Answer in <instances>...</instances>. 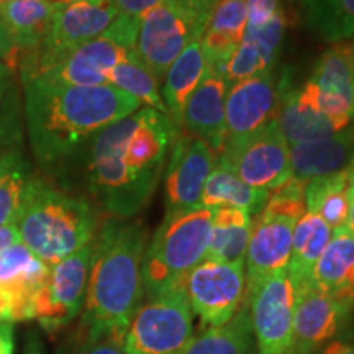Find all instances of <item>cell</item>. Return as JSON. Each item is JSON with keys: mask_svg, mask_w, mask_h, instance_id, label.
Segmentation results:
<instances>
[{"mask_svg": "<svg viewBox=\"0 0 354 354\" xmlns=\"http://www.w3.org/2000/svg\"><path fill=\"white\" fill-rule=\"evenodd\" d=\"M179 131L167 113L141 107L87 146V187L112 218L130 220L153 197Z\"/></svg>", "mask_w": 354, "mask_h": 354, "instance_id": "obj_1", "label": "cell"}, {"mask_svg": "<svg viewBox=\"0 0 354 354\" xmlns=\"http://www.w3.org/2000/svg\"><path fill=\"white\" fill-rule=\"evenodd\" d=\"M28 143L38 165L55 169L81 153L102 130L141 109L140 100L110 86H56L24 81Z\"/></svg>", "mask_w": 354, "mask_h": 354, "instance_id": "obj_2", "label": "cell"}, {"mask_svg": "<svg viewBox=\"0 0 354 354\" xmlns=\"http://www.w3.org/2000/svg\"><path fill=\"white\" fill-rule=\"evenodd\" d=\"M146 246L148 230L141 221L110 218L97 230L79 325L81 338L128 330L145 297L141 264Z\"/></svg>", "mask_w": 354, "mask_h": 354, "instance_id": "obj_3", "label": "cell"}, {"mask_svg": "<svg viewBox=\"0 0 354 354\" xmlns=\"http://www.w3.org/2000/svg\"><path fill=\"white\" fill-rule=\"evenodd\" d=\"M17 227L21 243L51 266L91 245L99 218L87 198L63 192L33 176Z\"/></svg>", "mask_w": 354, "mask_h": 354, "instance_id": "obj_4", "label": "cell"}, {"mask_svg": "<svg viewBox=\"0 0 354 354\" xmlns=\"http://www.w3.org/2000/svg\"><path fill=\"white\" fill-rule=\"evenodd\" d=\"M214 210L198 207L166 214L146 246L141 279L148 299L183 287L189 272L205 259Z\"/></svg>", "mask_w": 354, "mask_h": 354, "instance_id": "obj_5", "label": "cell"}, {"mask_svg": "<svg viewBox=\"0 0 354 354\" xmlns=\"http://www.w3.org/2000/svg\"><path fill=\"white\" fill-rule=\"evenodd\" d=\"M192 315L184 286L148 299L128 326L125 354H183L194 339Z\"/></svg>", "mask_w": 354, "mask_h": 354, "instance_id": "obj_6", "label": "cell"}, {"mask_svg": "<svg viewBox=\"0 0 354 354\" xmlns=\"http://www.w3.org/2000/svg\"><path fill=\"white\" fill-rule=\"evenodd\" d=\"M118 17L113 0H81L56 10L50 32L37 50L25 53L21 61V81L38 76L59 63L112 25Z\"/></svg>", "mask_w": 354, "mask_h": 354, "instance_id": "obj_7", "label": "cell"}, {"mask_svg": "<svg viewBox=\"0 0 354 354\" xmlns=\"http://www.w3.org/2000/svg\"><path fill=\"white\" fill-rule=\"evenodd\" d=\"M207 25L209 20L177 0H166L140 20L136 56L161 81L185 48L202 39Z\"/></svg>", "mask_w": 354, "mask_h": 354, "instance_id": "obj_8", "label": "cell"}, {"mask_svg": "<svg viewBox=\"0 0 354 354\" xmlns=\"http://www.w3.org/2000/svg\"><path fill=\"white\" fill-rule=\"evenodd\" d=\"M289 87V76H277L276 69L230 86L225 102V146L220 154L236 151L276 120L282 95Z\"/></svg>", "mask_w": 354, "mask_h": 354, "instance_id": "obj_9", "label": "cell"}, {"mask_svg": "<svg viewBox=\"0 0 354 354\" xmlns=\"http://www.w3.org/2000/svg\"><path fill=\"white\" fill-rule=\"evenodd\" d=\"M91 258L92 243L50 266L46 281L33 302V318L50 335L68 326L82 312Z\"/></svg>", "mask_w": 354, "mask_h": 354, "instance_id": "obj_10", "label": "cell"}, {"mask_svg": "<svg viewBox=\"0 0 354 354\" xmlns=\"http://www.w3.org/2000/svg\"><path fill=\"white\" fill-rule=\"evenodd\" d=\"M245 264L203 259L184 281L192 313L202 325L220 326L238 312L245 297Z\"/></svg>", "mask_w": 354, "mask_h": 354, "instance_id": "obj_11", "label": "cell"}, {"mask_svg": "<svg viewBox=\"0 0 354 354\" xmlns=\"http://www.w3.org/2000/svg\"><path fill=\"white\" fill-rule=\"evenodd\" d=\"M246 308L258 354H294L295 290L287 269L266 279Z\"/></svg>", "mask_w": 354, "mask_h": 354, "instance_id": "obj_12", "label": "cell"}, {"mask_svg": "<svg viewBox=\"0 0 354 354\" xmlns=\"http://www.w3.org/2000/svg\"><path fill=\"white\" fill-rule=\"evenodd\" d=\"M215 165L233 172L251 187L268 192L292 177L290 146L277 120L269 123L236 151L220 154Z\"/></svg>", "mask_w": 354, "mask_h": 354, "instance_id": "obj_13", "label": "cell"}, {"mask_svg": "<svg viewBox=\"0 0 354 354\" xmlns=\"http://www.w3.org/2000/svg\"><path fill=\"white\" fill-rule=\"evenodd\" d=\"M215 161V153L205 141L177 131L165 174L166 214L202 207L203 187Z\"/></svg>", "mask_w": 354, "mask_h": 354, "instance_id": "obj_14", "label": "cell"}, {"mask_svg": "<svg viewBox=\"0 0 354 354\" xmlns=\"http://www.w3.org/2000/svg\"><path fill=\"white\" fill-rule=\"evenodd\" d=\"M354 305L315 289L295 292L294 354H317L349 328Z\"/></svg>", "mask_w": 354, "mask_h": 354, "instance_id": "obj_15", "label": "cell"}, {"mask_svg": "<svg viewBox=\"0 0 354 354\" xmlns=\"http://www.w3.org/2000/svg\"><path fill=\"white\" fill-rule=\"evenodd\" d=\"M295 223L297 221L292 218L269 215L264 212L256 216L245 258L246 286L241 307L250 304L253 294L266 279L287 269Z\"/></svg>", "mask_w": 354, "mask_h": 354, "instance_id": "obj_16", "label": "cell"}, {"mask_svg": "<svg viewBox=\"0 0 354 354\" xmlns=\"http://www.w3.org/2000/svg\"><path fill=\"white\" fill-rule=\"evenodd\" d=\"M131 55H135V50H128L105 30L100 37L82 44L59 63L30 79L56 86H107V74Z\"/></svg>", "mask_w": 354, "mask_h": 354, "instance_id": "obj_17", "label": "cell"}, {"mask_svg": "<svg viewBox=\"0 0 354 354\" xmlns=\"http://www.w3.org/2000/svg\"><path fill=\"white\" fill-rule=\"evenodd\" d=\"M228 88L220 71L207 69L202 82L185 105L180 123V130L205 141L215 158L225 146V102Z\"/></svg>", "mask_w": 354, "mask_h": 354, "instance_id": "obj_18", "label": "cell"}, {"mask_svg": "<svg viewBox=\"0 0 354 354\" xmlns=\"http://www.w3.org/2000/svg\"><path fill=\"white\" fill-rule=\"evenodd\" d=\"M48 272L50 264L24 243L0 253V289L12 299V322L32 320L35 297Z\"/></svg>", "mask_w": 354, "mask_h": 354, "instance_id": "obj_19", "label": "cell"}, {"mask_svg": "<svg viewBox=\"0 0 354 354\" xmlns=\"http://www.w3.org/2000/svg\"><path fill=\"white\" fill-rule=\"evenodd\" d=\"M286 28L287 15L282 8L268 24L245 30L241 43L225 64L223 77L228 87L274 69Z\"/></svg>", "mask_w": 354, "mask_h": 354, "instance_id": "obj_20", "label": "cell"}, {"mask_svg": "<svg viewBox=\"0 0 354 354\" xmlns=\"http://www.w3.org/2000/svg\"><path fill=\"white\" fill-rule=\"evenodd\" d=\"M354 158V125L322 140L290 146L292 176L310 180L346 169Z\"/></svg>", "mask_w": 354, "mask_h": 354, "instance_id": "obj_21", "label": "cell"}, {"mask_svg": "<svg viewBox=\"0 0 354 354\" xmlns=\"http://www.w3.org/2000/svg\"><path fill=\"white\" fill-rule=\"evenodd\" d=\"M307 287L330 297L346 302L351 300L354 295V236L346 227L333 230Z\"/></svg>", "mask_w": 354, "mask_h": 354, "instance_id": "obj_22", "label": "cell"}, {"mask_svg": "<svg viewBox=\"0 0 354 354\" xmlns=\"http://www.w3.org/2000/svg\"><path fill=\"white\" fill-rule=\"evenodd\" d=\"M276 120L289 146L328 138L339 131L300 88H292V86L282 95Z\"/></svg>", "mask_w": 354, "mask_h": 354, "instance_id": "obj_23", "label": "cell"}, {"mask_svg": "<svg viewBox=\"0 0 354 354\" xmlns=\"http://www.w3.org/2000/svg\"><path fill=\"white\" fill-rule=\"evenodd\" d=\"M207 69H209V63L203 55L201 39L189 44L183 51V55L177 57L171 64V68L167 69L161 97L171 120L179 130L185 105H187L194 91L198 87V84L202 82Z\"/></svg>", "mask_w": 354, "mask_h": 354, "instance_id": "obj_24", "label": "cell"}, {"mask_svg": "<svg viewBox=\"0 0 354 354\" xmlns=\"http://www.w3.org/2000/svg\"><path fill=\"white\" fill-rule=\"evenodd\" d=\"M331 234H333V230L320 216L310 212L295 223L290 258L287 264V274L295 292L308 286L313 268L330 243Z\"/></svg>", "mask_w": 354, "mask_h": 354, "instance_id": "obj_25", "label": "cell"}, {"mask_svg": "<svg viewBox=\"0 0 354 354\" xmlns=\"http://www.w3.org/2000/svg\"><path fill=\"white\" fill-rule=\"evenodd\" d=\"M0 12L17 50L30 53L50 32L56 8L48 0H0Z\"/></svg>", "mask_w": 354, "mask_h": 354, "instance_id": "obj_26", "label": "cell"}, {"mask_svg": "<svg viewBox=\"0 0 354 354\" xmlns=\"http://www.w3.org/2000/svg\"><path fill=\"white\" fill-rule=\"evenodd\" d=\"M253 218L240 209H215L205 259L245 264Z\"/></svg>", "mask_w": 354, "mask_h": 354, "instance_id": "obj_27", "label": "cell"}, {"mask_svg": "<svg viewBox=\"0 0 354 354\" xmlns=\"http://www.w3.org/2000/svg\"><path fill=\"white\" fill-rule=\"evenodd\" d=\"M268 190L251 187L238 179L233 172L215 165L207 177L202 194V207L205 209H240L253 215H259L268 202Z\"/></svg>", "mask_w": 354, "mask_h": 354, "instance_id": "obj_28", "label": "cell"}, {"mask_svg": "<svg viewBox=\"0 0 354 354\" xmlns=\"http://www.w3.org/2000/svg\"><path fill=\"white\" fill-rule=\"evenodd\" d=\"M183 354H258L250 310L240 307L230 322L203 330Z\"/></svg>", "mask_w": 354, "mask_h": 354, "instance_id": "obj_29", "label": "cell"}, {"mask_svg": "<svg viewBox=\"0 0 354 354\" xmlns=\"http://www.w3.org/2000/svg\"><path fill=\"white\" fill-rule=\"evenodd\" d=\"M33 177L24 145L13 146L0 159V225L19 221L26 189Z\"/></svg>", "mask_w": 354, "mask_h": 354, "instance_id": "obj_30", "label": "cell"}, {"mask_svg": "<svg viewBox=\"0 0 354 354\" xmlns=\"http://www.w3.org/2000/svg\"><path fill=\"white\" fill-rule=\"evenodd\" d=\"M305 205L307 212L320 216L331 230L344 227L349 212L346 169L310 180L305 190Z\"/></svg>", "mask_w": 354, "mask_h": 354, "instance_id": "obj_31", "label": "cell"}, {"mask_svg": "<svg viewBox=\"0 0 354 354\" xmlns=\"http://www.w3.org/2000/svg\"><path fill=\"white\" fill-rule=\"evenodd\" d=\"M310 82L326 94L354 104V48L351 43H335L313 68Z\"/></svg>", "mask_w": 354, "mask_h": 354, "instance_id": "obj_32", "label": "cell"}, {"mask_svg": "<svg viewBox=\"0 0 354 354\" xmlns=\"http://www.w3.org/2000/svg\"><path fill=\"white\" fill-rule=\"evenodd\" d=\"M107 81L110 86L135 97L136 100H140L141 105L145 104V107H151L162 113H167L161 92H159V79L141 63L136 53L127 61L115 66L107 74Z\"/></svg>", "mask_w": 354, "mask_h": 354, "instance_id": "obj_33", "label": "cell"}, {"mask_svg": "<svg viewBox=\"0 0 354 354\" xmlns=\"http://www.w3.org/2000/svg\"><path fill=\"white\" fill-rule=\"evenodd\" d=\"M307 24L318 38L342 43L354 37V0H312Z\"/></svg>", "mask_w": 354, "mask_h": 354, "instance_id": "obj_34", "label": "cell"}, {"mask_svg": "<svg viewBox=\"0 0 354 354\" xmlns=\"http://www.w3.org/2000/svg\"><path fill=\"white\" fill-rule=\"evenodd\" d=\"M308 183L300 180L292 176L284 184L269 192L268 202H266L263 212L269 215L286 216L299 221L307 214V205H305V190Z\"/></svg>", "mask_w": 354, "mask_h": 354, "instance_id": "obj_35", "label": "cell"}, {"mask_svg": "<svg viewBox=\"0 0 354 354\" xmlns=\"http://www.w3.org/2000/svg\"><path fill=\"white\" fill-rule=\"evenodd\" d=\"M24 145L19 92L13 86L0 105V159L13 146Z\"/></svg>", "mask_w": 354, "mask_h": 354, "instance_id": "obj_36", "label": "cell"}, {"mask_svg": "<svg viewBox=\"0 0 354 354\" xmlns=\"http://www.w3.org/2000/svg\"><path fill=\"white\" fill-rule=\"evenodd\" d=\"M127 330H113L95 339L79 336L77 346L68 354H125Z\"/></svg>", "mask_w": 354, "mask_h": 354, "instance_id": "obj_37", "label": "cell"}, {"mask_svg": "<svg viewBox=\"0 0 354 354\" xmlns=\"http://www.w3.org/2000/svg\"><path fill=\"white\" fill-rule=\"evenodd\" d=\"M282 10L281 0H246V28L268 24Z\"/></svg>", "mask_w": 354, "mask_h": 354, "instance_id": "obj_38", "label": "cell"}, {"mask_svg": "<svg viewBox=\"0 0 354 354\" xmlns=\"http://www.w3.org/2000/svg\"><path fill=\"white\" fill-rule=\"evenodd\" d=\"M162 2H166V0H113L118 13L138 21L154 7L161 6Z\"/></svg>", "mask_w": 354, "mask_h": 354, "instance_id": "obj_39", "label": "cell"}, {"mask_svg": "<svg viewBox=\"0 0 354 354\" xmlns=\"http://www.w3.org/2000/svg\"><path fill=\"white\" fill-rule=\"evenodd\" d=\"M317 354H354V328L349 326Z\"/></svg>", "mask_w": 354, "mask_h": 354, "instance_id": "obj_40", "label": "cell"}, {"mask_svg": "<svg viewBox=\"0 0 354 354\" xmlns=\"http://www.w3.org/2000/svg\"><path fill=\"white\" fill-rule=\"evenodd\" d=\"M19 243H21V236L17 223L0 225V253L7 251L8 248L19 245Z\"/></svg>", "mask_w": 354, "mask_h": 354, "instance_id": "obj_41", "label": "cell"}, {"mask_svg": "<svg viewBox=\"0 0 354 354\" xmlns=\"http://www.w3.org/2000/svg\"><path fill=\"white\" fill-rule=\"evenodd\" d=\"M177 2L183 3L184 7L196 12L197 15L203 17V19L210 20L212 12H214V8L216 7V3H218L220 0H177Z\"/></svg>", "mask_w": 354, "mask_h": 354, "instance_id": "obj_42", "label": "cell"}, {"mask_svg": "<svg viewBox=\"0 0 354 354\" xmlns=\"http://www.w3.org/2000/svg\"><path fill=\"white\" fill-rule=\"evenodd\" d=\"M15 44H13V39L8 33V28L6 25V20H3L2 12H0V61L7 59L8 56L15 51Z\"/></svg>", "mask_w": 354, "mask_h": 354, "instance_id": "obj_43", "label": "cell"}, {"mask_svg": "<svg viewBox=\"0 0 354 354\" xmlns=\"http://www.w3.org/2000/svg\"><path fill=\"white\" fill-rule=\"evenodd\" d=\"M13 325L0 322V354H13Z\"/></svg>", "mask_w": 354, "mask_h": 354, "instance_id": "obj_44", "label": "cell"}, {"mask_svg": "<svg viewBox=\"0 0 354 354\" xmlns=\"http://www.w3.org/2000/svg\"><path fill=\"white\" fill-rule=\"evenodd\" d=\"M12 87H13L12 69L8 68L3 61H0V105H2L3 99H6V95L8 94V91H10Z\"/></svg>", "mask_w": 354, "mask_h": 354, "instance_id": "obj_45", "label": "cell"}, {"mask_svg": "<svg viewBox=\"0 0 354 354\" xmlns=\"http://www.w3.org/2000/svg\"><path fill=\"white\" fill-rule=\"evenodd\" d=\"M0 322H12V299L8 297L7 292L0 289Z\"/></svg>", "mask_w": 354, "mask_h": 354, "instance_id": "obj_46", "label": "cell"}, {"mask_svg": "<svg viewBox=\"0 0 354 354\" xmlns=\"http://www.w3.org/2000/svg\"><path fill=\"white\" fill-rule=\"evenodd\" d=\"M344 227L349 233L354 236V201H349V212H348V218H346V223H344Z\"/></svg>", "mask_w": 354, "mask_h": 354, "instance_id": "obj_47", "label": "cell"}, {"mask_svg": "<svg viewBox=\"0 0 354 354\" xmlns=\"http://www.w3.org/2000/svg\"><path fill=\"white\" fill-rule=\"evenodd\" d=\"M25 354H44L41 343L37 342V339H32L28 344V348L25 349Z\"/></svg>", "mask_w": 354, "mask_h": 354, "instance_id": "obj_48", "label": "cell"}, {"mask_svg": "<svg viewBox=\"0 0 354 354\" xmlns=\"http://www.w3.org/2000/svg\"><path fill=\"white\" fill-rule=\"evenodd\" d=\"M48 2H50L51 6L56 8V10H61V8L73 6V3L81 2V0H48Z\"/></svg>", "mask_w": 354, "mask_h": 354, "instance_id": "obj_49", "label": "cell"}, {"mask_svg": "<svg viewBox=\"0 0 354 354\" xmlns=\"http://www.w3.org/2000/svg\"><path fill=\"white\" fill-rule=\"evenodd\" d=\"M348 197L354 201V172H348Z\"/></svg>", "mask_w": 354, "mask_h": 354, "instance_id": "obj_50", "label": "cell"}, {"mask_svg": "<svg viewBox=\"0 0 354 354\" xmlns=\"http://www.w3.org/2000/svg\"><path fill=\"white\" fill-rule=\"evenodd\" d=\"M295 2H300V3H304V6H308V3L312 2V0H295Z\"/></svg>", "mask_w": 354, "mask_h": 354, "instance_id": "obj_51", "label": "cell"}, {"mask_svg": "<svg viewBox=\"0 0 354 354\" xmlns=\"http://www.w3.org/2000/svg\"><path fill=\"white\" fill-rule=\"evenodd\" d=\"M349 302H351V304L354 305V295H353V297H351V300H349Z\"/></svg>", "mask_w": 354, "mask_h": 354, "instance_id": "obj_52", "label": "cell"}, {"mask_svg": "<svg viewBox=\"0 0 354 354\" xmlns=\"http://www.w3.org/2000/svg\"><path fill=\"white\" fill-rule=\"evenodd\" d=\"M351 44H353V48H354V37H353V41H351Z\"/></svg>", "mask_w": 354, "mask_h": 354, "instance_id": "obj_53", "label": "cell"}]
</instances>
